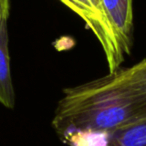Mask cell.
I'll list each match as a JSON object with an SVG mask.
<instances>
[{"instance_id": "cell-1", "label": "cell", "mask_w": 146, "mask_h": 146, "mask_svg": "<svg viewBox=\"0 0 146 146\" xmlns=\"http://www.w3.org/2000/svg\"><path fill=\"white\" fill-rule=\"evenodd\" d=\"M146 117V59L87 83L66 88L52 125L61 137L110 132Z\"/></svg>"}, {"instance_id": "cell-2", "label": "cell", "mask_w": 146, "mask_h": 146, "mask_svg": "<svg viewBox=\"0 0 146 146\" xmlns=\"http://www.w3.org/2000/svg\"><path fill=\"white\" fill-rule=\"evenodd\" d=\"M60 1L67 7H69L73 12H75L94 34L103 49L108 69L110 71L117 69L124 61L125 54L111 25L106 18L101 5V0H60Z\"/></svg>"}, {"instance_id": "cell-3", "label": "cell", "mask_w": 146, "mask_h": 146, "mask_svg": "<svg viewBox=\"0 0 146 146\" xmlns=\"http://www.w3.org/2000/svg\"><path fill=\"white\" fill-rule=\"evenodd\" d=\"M101 5L123 52L130 53L133 29L132 0H101Z\"/></svg>"}, {"instance_id": "cell-4", "label": "cell", "mask_w": 146, "mask_h": 146, "mask_svg": "<svg viewBox=\"0 0 146 146\" xmlns=\"http://www.w3.org/2000/svg\"><path fill=\"white\" fill-rule=\"evenodd\" d=\"M8 19L0 25V103L7 108H13L15 94L11 78L10 56H9Z\"/></svg>"}, {"instance_id": "cell-5", "label": "cell", "mask_w": 146, "mask_h": 146, "mask_svg": "<svg viewBox=\"0 0 146 146\" xmlns=\"http://www.w3.org/2000/svg\"><path fill=\"white\" fill-rule=\"evenodd\" d=\"M106 146H146V117L107 132Z\"/></svg>"}, {"instance_id": "cell-6", "label": "cell", "mask_w": 146, "mask_h": 146, "mask_svg": "<svg viewBox=\"0 0 146 146\" xmlns=\"http://www.w3.org/2000/svg\"><path fill=\"white\" fill-rule=\"evenodd\" d=\"M9 8H10L9 0H0V25L4 20L8 19Z\"/></svg>"}]
</instances>
